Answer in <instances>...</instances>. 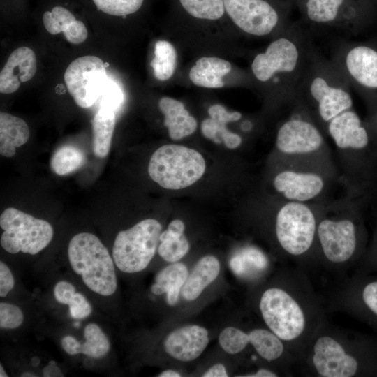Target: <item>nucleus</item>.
I'll return each instance as SVG.
<instances>
[{
	"mask_svg": "<svg viewBox=\"0 0 377 377\" xmlns=\"http://www.w3.org/2000/svg\"><path fill=\"white\" fill-rule=\"evenodd\" d=\"M259 310L267 328L296 359H301L313 337L325 323L323 309L305 277L288 271L286 282L265 289Z\"/></svg>",
	"mask_w": 377,
	"mask_h": 377,
	"instance_id": "obj_1",
	"label": "nucleus"
},
{
	"mask_svg": "<svg viewBox=\"0 0 377 377\" xmlns=\"http://www.w3.org/2000/svg\"><path fill=\"white\" fill-rule=\"evenodd\" d=\"M315 47L307 27L300 20L292 22L264 51L255 55L251 64L253 76L277 103L291 107Z\"/></svg>",
	"mask_w": 377,
	"mask_h": 377,
	"instance_id": "obj_2",
	"label": "nucleus"
},
{
	"mask_svg": "<svg viewBox=\"0 0 377 377\" xmlns=\"http://www.w3.org/2000/svg\"><path fill=\"white\" fill-rule=\"evenodd\" d=\"M325 134L327 124L353 108L350 85L330 59L315 47L297 87L295 101Z\"/></svg>",
	"mask_w": 377,
	"mask_h": 377,
	"instance_id": "obj_3",
	"label": "nucleus"
},
{
	"mask_svg": "<svg viewBox=\"0 0 377 377\" xmlns=\"http://www.w3.org/2000/svg\"><path fill=\"white\" fill-rule=\"evenodd\" d=\"M359 230L353 205L341 199L321 208L313 258L333 268L346 267L357 253Z\"/></svg>",
	"mask_w": 377,
	"mask_h": 377,
	"instance_id": "obj_4",
	"label": "nucleus"
},
{
	"mask_svg": "<svg viewBox=\"0 0 377 377\" xmlns=\"http://www.w3.org/2000/svg\"><path fill=\"white\" fill-rule=\"evenodd\" d=\"M272 178L281 199L304 203H322L337 177L331 157H284Z\"/></svg>",
	"mask_w": 377,
	"mask_h": 377,
	"instance_id": "obj_5",
	"label": "nucleus"
},
{
	"mask_svg": "<svg viewBox=\"0 0 377 377\" xmlns=\"http://www.w3.org/2000/svg\"><path fill=\"white\" fill-rule=\"evenodd\" d=\"M67 254L71 269L89 290L103 297L115 293L116 265L97 236L87 232L75 235L68 243Z\"/></svg>",
	"mask_w": 377,
	"mask_h": 377,
	"instance_id": "obj_6",
	"label": "nucleus"
},
{
	"mask_svg": "<svg viewBox=\"0 0 377 377\" xmlns=\"http://www.w3.org/2000/svg\"><path fill=\"white\" fill-rule=\"evenodd\" d=\"M206 163L198 151L168 144L157 149L148 165L151 179L161 187L179 190L193 185L204 175Z\"/></svg>",
	"mask_w": 377,
	"mask_h": 377,
	"instance_id": "obj_7",
	"label": "nucleus"
},
{
	"mask_svg": "<svg viewBox=\"0 0 377 377\" xmlns=\"http://www.w3.org/2000/svg\"><path fill=\"white\" fill-rule=\"evenodd\" d=\"M301 359L312 373L320 377H353L359 362L347 343L346 336L325 327H320Z\"/></svg>",
	"mask_w": 377,
	"mask_h": 377,
	"instance_id": "obj_8",
	"label": "nucleus"
},
{
	"mask_svg": "<svg viewBox=\"0 0 377 377\" xmlns=\"http://www.w3.org/2000/svg\"><path fill=\"white\" fill-rule=\"evenodd\" d=\"M234 24L252 36L277 35L292 22L293 7L288 0H223Z\"/></svg>",
	"mask_w": 377,
	"mask_h": 377,
	"instance_id": "obj_9",
	"label": "nucleus"
},
{
	"mask_svg": "<svg viewBox=\"0 0 377 377\" xmlns=\"http://www.w3.org/2000/svg\"><path fill=\"white\" fill-rule=\"evenodd\" d=\"M278 128L275 147L284 157H331L324 133L297 103Z\"/></svg>",
	"mask_w": 377,
	"mask_h": 377,
	"instance_id": "obj_10",
	"label": "nucleus"
},
{
	"mask_svg": "<svg viewBox=\"0 0 377 377\" xmlns=\"http://www.w3.org/2000/svg\"><path fill=\"white\" fill-rule=\"evenodd\" d=\"M161 230L158 221L147 219L119 232L112 250L116 267L127 274L144 270L155 254Z\"/></svg>",
	"mask_w": 377,
	"mask_h": 377,
	"instance_id": "obj_11",
	"label": "nucleus"
},
{
	"mask_svg": "<svg viewBox=\"0 0 377 377\" xmlns=\"http://www.w3.org/2000/svg\"><path fill=\"white\" fill-rule=\"evenodd\" d=\"M0 226L3 230L1 246L11 254L22 252L36 255L49 245L54 235L48 221L13 207L1 213Z\"/></svg>",
	"mask_w": 377,
	"mask_h": 377,
	"instance_id": "obj_12",
	"label": "nucleus"
},
{
	"mask_svg": "<svg viewBox=\"0 0 377 377\" xmlns=\"http://www.w3.org/2000/svg\"><path fill=\"white\" fill-rule=\"evenodd\" d=\"M296 7L306 27L353 32L364 15V0H302Z\"/></svg>",
	"mask_w": 377,
	"mask_h": 377,
	"instance_id": "obj_13",
	"label": "nucleus"
},
{
	"mask_svg": "<svg viewBox=\"0 0 377 377\" xmlns=\"http://www.w3.org/2000/svg\"><path fill=\"white\" fill-rule=\"evenodd\" d=\"M330 59L350 87L377 90V50L374 47L340 40L333 46Z\"/></svg>",
	"mask_w": 377,
	"mask_h": 377,
	"instance_id": "obj_14",
	"label": "nucleus"
},
{
	"mask_svg": "<svg viewBox=\"0 0 377 377\" xmlns=\"http://www.w3.org/2000/svg\"><path fill=\"white\" fill-rule=\"evenodd\" d=\"M64 77L69 94L82 108L92 106L99 99L109 79L104 62L91 55L73 60Z\"/></svg>",
	"mask_w": 377,
	"mask_h": 377,
	"instance_id": "obj_15",
	"label": "nucleus"
},
{
	"mask_svg": "<svg viewBox=\"0 0 377 377\" xmlns=\"http://www.w3.org/2000/svg\"><path fill=\"white\" fill-rule=\"evenodd\" d=\"M219 343L223 350L231 355L242 352L250 344L261 358L269 362L281 358L286 352L290 353L284 343L269 329L256 328L246 332L228 327L220 333Z\"/></svg>",
	"mask_w": 377,
	"mask_h": 377,
	"instance_id": "obj_16",
	"label": "nucleus"
},
{
	"mask_svg": "<svg viewBox=\"0 0 377 377\" xmlns=\"http://www.w3.org/2000/svg\"><path fill=\"white\" fill-rule=\"evenodd\" d=\"M209 343L206 328L189 325L171 332L164 341V349L172 357L181 362H190L198 358Z\"/></svg>",
	"mask_w": 377,
	"mask_h": 377,
	"instance_id": "obj_17",
	"label": "nucleus"
},
{
	"mask_svg": "<svg viewBox=\"0 0 377 377\" xmlns=\"http://www.w3.org/2000/svg\"><path fill=\"white\" fill-rule=\"evenodd\" d=\"M34 52L28 47H20L9 56L0 73V92H15L21 83L30 80L36 72Z\"/></svg>",
	"mask_w": 377,
	"mask_h": 377,
	"instance_id": "obj_18",
	"label": "nucleus"
},
{
	"mask_svg": "<svg viewBox=\"0 0 377 377\" xmlns=\"http://www.w3.org/2000/svg\"><path fill=\"white\" fill-rule=\"evenodd\" d=\"M158 107L164 115V125L170 138L178 140L193 133L197 128L196 119L190 115L184 105L170 97H163Z\"/></svg>",
	"mask_w": 377,
	"mask_h": 377,
	"instance_id": "obj_19",
	"label": "nucleus"
},
{
	"mask_svg": "<svg viewBox=\"0 0 377 377\" xmlns=\"http://www.w3.org/2000/svg\"><path fill=\"white\" fill-rule=\"evenodd\" d=\"M220 272V263L214 256L200 258L188 274L182 288V295L187 301L198 298L206 287L212 283Z\"/></svg>",
	"mask_w": 377,
	"mask_h": 377,
	"instance_id": "obj_20",
	"label": "nucleus"
},
{
	"mask_svg": "<svg viewBox=\"0 0 377 377\" xmlns=\"http://www.w3.org/2000/svg\"><path fill=\"white\" fill-rule=\"evenodd\" d=\"M232 69L227 60L205 57L197 60L189 71V79L196 86L205 88H221L224 86L223 77Z\"/></svg>",
	"mask_w": 377,
	"mask_h": 377,
	"instance_id": "obj_21",
	"label": "nucleus"
},
{
	"mask_svg": "<svg viewBox=\"0 0 377 377\" xmlns=\"http://www.w3.org/2000/svg\"><path fill=\"white\" fill-rule=\"evenodd\" d=\"M30 135L27 124L21 118L0 112V154L5 157L15 154L16 148L25 144Z\"/></svg>",
	"mask_w": 377,
	"mask_h": 377,
	"instance_id": "obj_22",
	"label": "nucleus"
},
{
	"mask_svg": "<svg viewBox=\"0 0 377 377\" xmlns=\"http://www.w3.org/2000/svg\"><path fill=\"white\" fill-rule=\"evenodd\" d=\"M188 276L185 265L173 263L158 273L155 282L151 286V291L156 295L166 293L168 304L174 306L178 302L179 293Z\"/></svg>",
	"mask_w": 377,
	"mask_h": 377,
	"instance_id": "obj_23",
	"label": "nucleus"
},
{
	"mask_svg": "<svg viewBox=\"0 0 377 377\" xmlns=\"http://www.w3.org/2000/svg\"><path fill=\"white\" fill-rule=\"evenodd\" d=\"M116 123L115 111L99 108L91 124L93 131V151L98 158L105 157L110 149Z\"/></svg>",
	"mask_w": 377,
	"mask_h": 377,
	"instance_id": "obj_24",
	"label": "nucleus"
},
{
	"mask_svg": "<svg viewBox=\"0 0 377 377\" xmlns=\"http://www.w3.org/2000/svg\"><path fill=\"white\" fill-rule=\"evenodd\" d=\"M150 66L156 79L161 81L169 80L177 66V52L174 46L167 40L157 41Z\"/></svg>",
	"mask_w": 377,
	"mask_h": 377,
	"instance_id": "obj_25",
	"label": "nucleus"
},
{
	"mask_svg": "<svg viewBox=\"0 0 377 377\" xmlns=\"http://www.w3.org/2000/svg\"><path fill=\"white\" fill-rule=\"evenodd\" d=\"M84 341L81 342L80 354L100 359L105 357L110 350L108 337L98 325L87 324L83 331Z\"/></svg>",
	"mask_w": 377,
	"mask_h": 377,
	"instance_id": "obj_26",
	"label": "nucleus"
},
{
	"mask_svg": "<svg viewBox=\"0 0 377 377\" xmlns=\"http://www.w3.org/2000/svg\"><path fill=\"white\" fill-rule=\"evenodd\" d=\"M84 160V154L80 148L73 145H64L54 153L50 166L57 175H66L81 168Z\"/></svg>",
	"mask_w": 377,
	"mask_h": 377,
	"instance_id": "obj_27",
	"label": "nucleus"
},
{
	"mask_svg": "<svg viewBox=\"0 0 377 377\" xmlns=\"http://www.w3.org/2000/svg\"><path fill=\"white\" fill-rule=\"evenodd\" d=\"M267 265V258L262 251L253 246L240 249L230 259V266L237 275H248V272L261 271Z\"/></svg>",
	"mask_w": 377,
	"mask_h": 377,
	"instance_id": "obj_28",
	"label": "nucleus"
},
{
	"mask_svg": "<svg viewBox=\"0 0 377 377\" xmlns=\"http://www.w3.org/2000/svg\"><path fill=\"white\" fill-rule=\"evenodd\" d=\"M186 11L194 17L214 20L225 11L223 0H179Z\"/></svg>",
	"mask_w": 377,
	"mask_h": 377,
	"instance_id": "obj_29",
	"label": "nucleus"
},
{
	"mask_svg": "<svg viewBox=\"0 0 377 377\" xmlns=\"http://www.w3.org/2000/svg\"><path fill=\"white\" fill-rule=\"evenodd\" d=\"M158 246L159 256L166 262L176 263L182 258L189 251V242L183 235L180 237H170L161 232Z\"/></svg>",
	"mask_w": 377,
	"mask_h": 377,
	"instance_id": "obj_30",
	"label": "nucleus"
},
{
	"mask_svg": "<svg viewBox=\"0 0 377 377\" xmlns=\"http://www.w3.org/2000/svg\"><path fill=\"white\" fill-rule=\"evenodd\" d=\"M75 20L73 14L62 6H55L43 15V22L46 30L53 35L64 32Z\"/></svg>",
	"mask_w": 377,
	"mask_h": 377,
	"instance_id": "obj_31",
	"label": "nucleus"
},
{
	"mask_svg": "<svg viewBox=\"0 0 377 377\" xmlns=\"http://www.w3.org/2000/svg\"><path fill=\"white\" fill-rule=\"evenodd\" d=\"M144 0H93L102 12L115 16H126L136 12Z\"/></svg>",
	"mask_w": 377,
	"mask_h": 377,
	"instance_id": "obj_32",
	"label": "nucleus"
},
{
	"mask_svg": "<svg viewBox=\"0 0 377 377\" xmlns=\"http://www.w3.org/2000/svg\"><path fill=\"white\" fill-rule=\"evenodd\" d=\"M23 321L24 313L18 306L5 302L0 303V327L1 329H16L22 324Z\"/></svg>",
	"mask_w": 377,
	"mask_h": 377,
	"instance_id": "obj_33",
	"label": "nucleus"
},
{
	"mask_svg": "<svg viewBox=\"0 0 377 377\" xmlns=\"http://www.w3.org/2000/svg\"><path fill=\"white\" fill-rule=\"evenodd\" d=\"M100 108L114 110L119 108L124 101V94L119 86L108 79L99 98Z\"/></svg>",
	"mask_w": 377,
	"mask_h": 377,
	"instance_id": "obj_34",
	"label": "nucleus"
},
{
	"mask_svg": "<svg viewBox=\"0 0 377 377\" xmlns=\"http://www.w3.org/2000/svg\"><path fill=\"white\" fill-rule=\"evenodd\" d=\"M227 123L214 119L211 117L204 119L201 123V131L207 139L212 140L216 144L221 142V137L229 130L226 128Z\"/></svg>",
	"mask_w": 377,
	"mask_h": 377,
	"instance_id": "obj_35",
	"label": "nucleus"
},
{
	"mask_svg": "<svg viewBox=\"0 0 377 377\" xmlns=\"http://www.w3.org/2000/svg\"><path fill=\"white\" fill-rule=\"evenodd\" d=\"M68 309L71 318L76 320L86 318L92 312L90 302L83 294L77 292L68 305Z\"/></svg>",
	"mask_w": 377,
	"mask_h": 377,
	"instance_id": "obj_36",
	"label": "nucleus"
},
{
	"mask_svg": "<svg viewBox=\"0 0 377 377\" xmlns=\"http://www.w3.org/2000/svg\"><path fill=\"white\" fill-rule=\"evenodd\" d=\"M76 293V288L73 283L67 281H59L53 289L56 301L61 304L69 305Z\"/></svg>",
	"mask_w": 377,
	"mask_h": 377,
	"instance_id": "obj_37",
	"label": "nucleus"
},
{
	"mask_svg": "<svg viewBox=\"0 0 377 377\" xmlns=\"http://www.w3.org/2000/svg\"><path fill=\"white\" fill-rule=\"evenodd\" d=\"M64 34L69 43L78 45L87 39L88 33L84 24L75 20L69 24Z\"/></svg>",
	"mask_w": 377,
	"mask_h": 377,
	"instance_id": "obj_38",
	"label": "nucleus"
},
{
	"mask_svg": "<svg viewBox=\"0 0 377 377\" xmlns=\"http://www.w3.org/2000/svg\"><path fill=\"white\" fill-rule=\"evenodd\" d=\"M209 117L222 121L226 123L237 121L241 119L242 115L239 112H228L226 109L220 104H214L208 109Z\"/></svg>",
	"mask_w": 377,
	"mask_h": 377,
	"instance_id": "obj_39",
	"label": "nucleus"
},
{
	"mask_svg": "<svg viewBox=\"0 0 377 377\" xmlns=\"http://www.w3.org/2000/svg\"><path fill=\"white\" fill-rule=\"evenodd\" d=\"M361 297L367 309L377 316V281L365 285L362 288Z\"/></svg>",
	"mask_w": 377,
	"mask_h": 377,
	"instance_id": "obj_40",
	"label": "nucleus"
},
{
	"mask_svg": "<svg viewBox=\"0 0 377 377\" xmlns=\"http://www.w3.org/2000/svg\"><path fill=\"white\" fill-rule=\"evenodd\" d=\"M15 286V279L9 267L0 262V296L5 297Z\"/></svg>",
	"mask_w": 377,
	"mask_h": 377,
	"instance_id": "obj_41",
	"label": "nucleus"
},
{
	"mask_svg": "<svg viewBox=\"0 0 377 377\" xmlns=\"http://www.w3.org/2000/svg\"><path fill=\"white\" fill-rule=\"evenodd\" d=\"M81 342L71 335L64 336L61 340V346L64 352L70 355L80 354Z\"/></svg>",
	"mask_w": 377,
	"mask_h": 377,
	"instance_id": "obj_42",
	"label": "nucleus"
},
{
	"mask_svg": "<svg viewBox=\"0 0 377 377\" xmlns=\"http://www.w3.org/2000/svg\"><path fill=\"white\" fill-rule=\"evenodd\" d=\"M221 140L223 142L225 146L230 149H234L239 147L242 142V137L230 131H228L221 137Z\"/></svg>",
	"mask_w": 377,
	"mask_h": 377,
	"instance_id": "obj_43",
	"label": "nucleus"
},
{
	"mask_svg": "<svg viewBox=\"0 0 377 377\" xmlns=\"http://www.w3.org/2000/svg\"><path fill=\"white\" fill-rule=\"evenodd\" d=\"M228 373L226 367L221 363H217L207 370L202 376L203 377H227Z\"/></svg>",
	"mask_w": 377,
	"mask_h": 377,
	"instance_id": "obj_44",
	"label": "nucleus"
},
{
	"mask_svg": "<svg viewBox=\"0 0 377 377\" xmlns=\"http://www.w3.org/2000/svg\"><path fill=\"white\" fill-rule=\"evenodd\" d=\"M185 225L180 219L172 221L168 226L167 231L174 237H180L184 235Z\"/></svg>",
	"mask_w": 377,
	"mask_h": 377,
	"instance_id": "obj_45",
	"label": "nucleus"
},
{
	"mask_svg": "<svg viewBox=\"0 0 377 377\" xmlns=\"http://www.w3.org/2000/svg\"><path fill=\"white\" fill-rule=\"evenodd\" d=\"M43 376L45 377L64 376L60 369L53 363L46 365L42 371Z\"/></svg>",
	"mask_w": 377,
	"mask_h": 377,
	"instance_id": "obj_46",
	"label": "nucleus"
},
{
	"mask_svg": "<svg viewBox=\"0 0 377 377\" xmlns=\"http://www.w3.org/2000/svg\"><path fill=\"white\" fill-rule=\"evenodd\" d=\"M244 376L248 377H276L278 376V374L269 369H259L256 372L246 375Z\"/></svg>",
	"mask_w": 377,
	"mask_h": 377,
	"instance_id": "obj_47",
	"label": "nucleus"
},
{
	"mask_svg": "<svg viewBox=\"0 0 377 377\" xmlns=\"http://www.w3.org/2000/svg\"><path fill=\"white\" fill-rule=\"evenodd\" d=\"M159 377H179L181 376L180 374L177 371L172 369H167L161 372L158 376Z\"/></svg>",
	"mask_w": 377,
	"mask_h": 377,
	"instance_id": "obj_48",
	"label": "nucleus"
},
{
	"mask_svg": "<svg viewBox=\"0 0 377 377\" xmlns=\"http://www.w3.org/2000/svg\"><path fill=\"white\" fill-rule=\"evenodd\" d=\"M253 128V124L251 120H244L241 124V129L244 132H250Z\"/></svg>",
	"mask_w": 377,
	"mask_h": 377,
	"instance_id": "obj_49",
	"label": "nucleus"
},
{
	"mask_svg": "<svg viewBox=\"0 0 377 377\" xmlns=\"http://www.w3.org/2000/svg\"><path fill=\"white\" fill-rule=\"evenodd\" d=\"M0 376L1 377H8V375L6 372L3 367L2 366V364H0Z\"/></svg>",
	"mask_w": 377,
	"mask_h": 377,
	"instance_id": "obj_50",
	"label": "nucleus"
},
{
	"mask_svg": "<svg viewBox=\"0 0 377 377\" xmlns=\"http://www.w3.org/2000/svg\"><path fill=\"white\" fill-rule=\"evenodd\" d=\"M21 376H25V377H33V376H36V374L33 373V372H24L23 373Z\"/></svg>",
	"mask_w": 377,
	"mask_h": 377,
	"instance_id": "obj_51",
	"label": "nucleus"
},
{
	"mask_svg": "<svg viewBox=\"0 0 377 377\" xmlns=\"http://www.w3.org/2000/svg\"><path fill=\"white\" fill-rule=\"evenodd\" d=\"M293 6H296L302 0H288Z\"/></svg>",
	"mask_w": 377,
	"mask_h": 377,
	"instance_id": "obj_52",
	"label": "nucleus"
},
{
	"mask_svg": "<svg viewBox=\"0 0 377 377\" xmlns=\"http://www.w3.org/2000/svg\"><path fill=\"white\" fill-rule=\"evenodd\" d=\"M375 121H376V126H377V114H376V116Z\"/></svg>",
	"mask_w": 377,
	"mask_h": 377,
	"instance_id": "obj_53",
	"label": "nucleus"
}]
</instances>
